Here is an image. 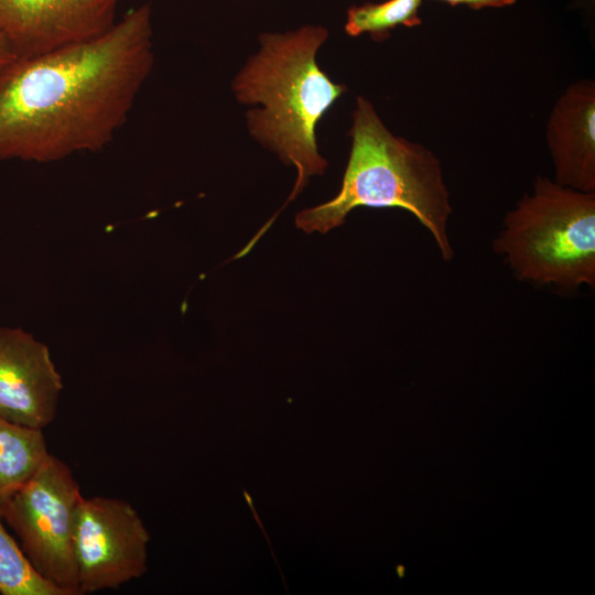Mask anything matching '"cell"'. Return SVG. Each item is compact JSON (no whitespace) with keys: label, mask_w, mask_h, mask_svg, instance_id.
I'll return each instance as SVG.
<instances>
[{"label":"cell","mask_w":595,"mask_h":595,"mask_svg":"<svg viewBox=\"0 0 595 595\" xmlns=\"http://www.w3.org/2000/svg\"><path fill=\"white\" fill-rule=\"evenodd\" d=\"M494 249L521 281L575 290L595 285V192L538 176L504 220Z\"/></svg>","instance_id":"4"},{"label":"cell","mask_w":595,"mask_h":595,"mask_svg":"<svg viewBox=\"0 0 595 595\" xmlns=\"http://www.w3.org/2000/svg\"><path fill=\"white\" fill-rule=\"evenodd\" d=\"M422 0H387L353 6L347 11L345 31L350 36L369 33L375 41L389 36L398 25L415 26L421 23L419 8Z\"/></svg>","instance_id":"11"},{"label":"cell","mask_w":595,"mask_h":595,"mask_svg":"<svg viewBox=\"0 0 595 595\" xmlns=\"http://www.w3.org/2000/svg\"><path fill=\"white\" fill-rule=\"evenodd\" d=\"M0 594L64 595L32 566L3 524L0 509Z\"/></svg>","instance_id":"12"},{"label":"cell","mask_w":595,"mask_h":595,"mask_svg":"<svg viewBox=\"0 0 595 595\" xmlns=\"http://www.w3.org/2000/svg\"><path fill=\"white\" fill-rule=\"evenodd\" d=\"M547 144L555 182L595 192V85L583 79L570 85L554 104L547 123Z\"/></svg>","instance_id":"9"},{"label":"cell","mask_w":595,"mask_h":595,"mask_svg":"<svg viewBox=\"0 0 595 595\" xmlns=\"http://www.w3.org/2000/svg\"><path fill=\"white\" fill-rule=\"evenodd\" d=\"M120 0H0V34L17 57H34L99 37Z\"/></svg>","instance_id":"7"},{"label":"cell","mask_w":595,"mask_h":595,"mask_svg":"<svg viewBox=\"0 0 595 595\" xmlns=\"http://www.w3.org/2000/svg\"><path fill=\"white\" fill-rule=\"evenodd\" d=\"M62 389L47 346L22 328L0 326V418L43 430L56 418Z\"/></svg>","instance_id":"8"},{"label":"cell","mask_w":595,"mask_h":595,"mask_svg":"<svg viewBox=\"0 0 595 595\" xmlns=\"http://www.w3.org/2000/svg\"><path fill=\"white\" fill-rule=\"evenodd\" d=\"M327 37L322 25L263 32L258 37V52L231 83L238 102L256 106L246 113L250 136L296 170L294 187L282 208L311 176L322 175L327 167L317 149L316 127L346 91V86L334 83L316 62Z\"/></svg>","instance_id":"2"},{"label":"cell","mask_w":595,"mask_h":595,"mask_svg":"<svg viewBox=\"0 0 595 595\" xmlns=\"http://www.w3.org/2000/svg\"><path fill=\"white\" fill-rule=\"evenodd\" d=\"M48 455L43 430L0 418V504L36 474Z\"/></svg>","instance_id":"10"},{"label":"cell","mask_w":595,"mask_h":595,"mask_svg":"<svg viewBox=\"0 0 595 595\" xmlns=\"http://www.w3.org/2000/svg\"><path fill=\"white\" fill-rule=\"evenodd\" d=\"M451 6L465 4L472 9L501 8L511 6L516 0H441Z\"/></svg>","instance_id":"13"},{"label":"cell","mask_w":595,"mask_h":595,"mask_svg":"<svg viewBox=\"0 0 595 595\" xmlns=\"http://www.w3.org/2000/svg\"><path fill=\"white\" fill-rule=\"evenodd\" d=\"M349 134L351 148L338 194L300 212L296 227L326 234L343 225L356 207L401 208L430 231L441 257L451 260L447 221L452 206L437 156L422 144L392 134L361 96L356 99Z\"/></svg>","instance_id":"3"},{"label":"cell","mask_w":595,"mask_h":595,"mask_svg":"<svg viewBox=\"0 0 595 595\" xmlns=\"http://www.w3.org/2000/svg\"><path fill=\"white\" fill-rule=\"evenodd\" d=\"M18 58L6 41V39L0 34V68L9 64L13 60Z\"/></svg>","instance_id":"14"},{"label":"cell","mask_w":595,"mask_h":595,"mask_svg":"<svg viewBox=\"0 0 595 595\" xmlns=\"http://www.w3.org/2000/svg\"><path fill=\"white\" fill-rule=\"evenodd\" d=\"M149 541V531L130 502L83 497L73 537L79 594L117 589L144 575Z\"/></svg>","instance_id":"6"},{"label":"cell","mask_w":595,"mask_h":595,"mask_svg":"<svg viewBox=\"0 0 595 595\" xmlns=\"http://www.w3.org/2000/svg\"><path fill=\"white\" fill-rule=\"evenodd\" d=\"M82 499L69 466L50 453L36 474L0 504L32 566L64 595H80L73 537Z\"/></svg>","instance_id":"5"},{"label":"cell","mask_w":595,"mask_h":595,"mask_svg":"<svg viewBox=\"0 0 595 595\" xmlns=\"http://www.w3.org/2000/svg\"><path fill=\"white\" fill-rule=\"evenodd\" d=\"M152 8L105 34L0 68V160L50 163L107 147L154 65Z\"/></svg>","instance_id":"1"}]
</instances>
